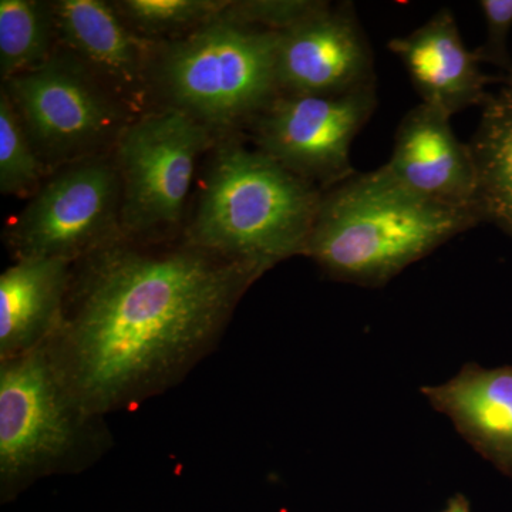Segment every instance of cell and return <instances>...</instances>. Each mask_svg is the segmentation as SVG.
Instances as JSON below:
<instances>
[{
	"label": "cell",
	"mask_w": 512,
	"mask_h": 512,
	"mask_svg": "<svg viewBox=\"0 0 512 512\" xmlns=\"http://www.w3.org/2000/svg\"><path fill=\"white\" fill-rule=\"evenodd\" d=\"M76 264L46 346L74 399L97 419L180 382L264 275L190 242L151 251L126 238Z\"/></svg>",
	"instance_id": "1"
},
{
	"label": "cell",
	"mask_w": 512,
	"mask_h": 512,
	"mask_svg": "<svg viewBox=\"0 0 512 512\" xmlns=\"http://www.w3.org/2000/svg\"><path fill=\"white\" fill-rule=\"evenodd\" d=\"M480 222L476 212L417 197L377 168L322 191L303 256L335 281L377 288Z\"/></svg>",
	"instance_id": "2"
},
{
	"label": "cell",
	"mask_w": 512,
	"mask_h": 512,
	"mask_svg": "<svg viewBox=\"0 0 512 512\" xmlns=\"http://www.w3.org/2000/svg\"><path fill=\"white\" fill-rule=\"evenodd\" d=\"M322 191L259 150L218 148L188 242L265 272L305 255Z\"/></svg>",
	"instance_id": "3"
},
{
	"label": "cell",
	"mask_w": 512,
	"mask_h": 512,
	"mask_svg": "<svg viewBox=\"0 0 512 512\" xmlns=\"http://www.w3.org/2000/svg\"><path fill=\"white\" fill-rule=\"evenodd\" d=\"M279 33L215 19L164 47L156 77L173 109L208 130L254 123L279 96Z\"/></svg>",
	"instance_id": "4"
},
{
	"label": "cell",
	"mask_w": 512,
	"mask_h": 512,
	"mask_svg": "<svg viewBox=\"0 0 512 512\" xmlns=\"http://www.w3.org/2000/svg\"><path fill=\"white\" fill-rule=\"evenodd\" d=\"M109 446L103 419L74 399L46 345L0 360V478L18 487L73 471Z\"/></svg>",
	"instance_id": "5"
},
{
	"label": "cell",
	"mask_w": 512,
	"mask_h": 512,
	"mask_svg": "<svg viewBox=\"0 0 512 512\" xmlns=\"http://www.w3.org/2000/svg\"><path fill=\"white\" fill-rule=\"evenodd\" d=\"M211 131L183 111L167 107L131 121L116 141L123 238H151L183 218L198 158Z\"/></svg>",
	"instance_id": "6"
},
{
	"label": "cell",
	"mask_w": 512,
	"mask_h": 512,
	"mask_svg": "<svg viewBox=\"0 0 512 512\" xmlns=\"http://www.w3.org/2000/svg\"><path fill=\"white\" fill-rule=\"evenodd\" d=\"M42 163H76L116 143L126 116L109 87L77 59L52 56L3 83Z\"/></svg>",
	"instance_id": "7"
},
{
	"label": "cell",
	"mask_w": 512,
	"mask_h": 512,
	"mask_svg": "<svg viewBox=\"0 0 512 512\" xmlns=\"http://www.w3.org/2000/svg\"><path fill=\"white\" fill-rule=\"evenodd\" d=\"M121 185L114 160L89 157L64 167L13 222L16 258L79 262L123 238Z\"/></svg>",
	"instance_id": "8"
},
{
	"label": "cell",
	"mask_w": 512,
	"mask_h": 512,
	"mask_svg": "<svg viewBox=\"0 0 512 512\" xmlns=\"http://www.w3.org/2000/svg\"><path fill=\"white\" fill-rule=\"evenodd\" d=\"M376 107V86L329 96L281 94L251 124L256 150L329 190L356 174L350 148Z\"/></svg>",
	"instance_id": "9"
},
{
	"label": "cell",
	"mask_w": 512,
	"mask_h": 512,
	"mask_svg": "<svg viewBox=\"0 0 512 512\" xmlns=\"http://www.w3.org/2000/svg\"><path fill=\"white\" fill-rule=\"evenodd\" d=\"M279 92L329 96L376 86L375 57L352 3L325 2L293 28L279 33Z\"/></svg>",
	"instance_id": "10"
},
{
	"label": "cell",
	"mask_w": 512,
	"mask_h": 512,
	"mask_svg": "<svg viewBox=\"0 0 512 512\" xmlns=\"http://www.w3.org/2000/svg\"><path fill=\"white\" fill-rule=\"evenodd\" d=\"M450 119L429 104L414 107L397 127L392 157L380 170L423 200L480 215L473 154Z\"/></svg>",
	"instance_id": "11"
},
{
	"label": "cell",
	"mask_w": 512,
	"mask_h": 512,
	"mask_svg": "<svg viewBox=\"0 0 512 512\" xmlns=\"http://www.w3.org/2000/svg\"><path fill=\"white\" fill-rule=\"evenodd\" d=\"M393 55L402 60L421 103L448 114L483 107L490 97L487 86L503 77L485 76L474 50L461 39L450 9H441L409 35L389 42Z\"/></svg>",
	"instance_id": "12"
},
{
	"label": "cell",
	"mask_w": 512,
	"mask_h": 512,
	"mask_svg": "<svg viewBox=\"0 0 512 512\" xmlns=\"http://www.w3.org/2000/svg\"><path fill=\"white\" fill-rule=\"evenodd\" d=\"M421 394L484 460L512 478V365L467 363L447 382L421 387Z\"/></svg>",
	"instance_id": "13"
},
{
	"label": "cell",
	"mask_w": 512,
	"mask_h": 512,
	"mask_svg": "<svg viewBox=\"0 0 512 512\" xmlns=\"http://www.w3.org/2000/svg\"><path fill=\"white\" fill-rule=\"evenodd\" d=\"M73 262L18 259L0 276V360L42 348L62 322Z\"/></svg>",
	"instance_id": "14"
},
{
	"label": "cell",
	"mask_w": 512,
	"mask_h": 512,
	"mask_svg": "<svg viewBox=\"0 0 512 512\" xmlns=\"http://www.w3.org/2000/svg\"><path fill=\"white\" fill-rule=\"evenodd\" d=\"M52 5L56 32L111 92L133 94L143 89L148 53L114 6L100 0H60Z\"/></svg>",
	"instance_id": "15"
},
{
	"label": "cell",
	"mask_w": 512,
	"mask_h": 512,
	"mask_svg": "<svg viewBox=\"0 0 512 512\" xmlns=\"http://www.w3.org/2000/svg\"><path fill=\"white\" fill-rule=\"evenodd\" d=\"M477 171V208L512 237V96L490 94L470 143Z\"/></svg>",
	"instance_id": "16"
},
{
	"label": "cell",
	"mask_w": 512,
	"mask_h": 512,
	"mask_svg": "<svg viewBox=\"0 0 512 512\" xmlns=\"http://www.w3.org/2000/svg\"><path fill=\"white\" fill-rule=\"evenodd\" d=\"M56 30L53 5L0 0V74L3 82L45 64Z\"/></svg>",
	"instance_id": "17"
},
{
	"label": "cell",
	"mask_w": 512,
	"mask_h": 512,
	"mask_svg": "<svg viewBox=\"0 0 512 512\" xmlns=\"http://www.w3.org/2000/svg\"><path fill=\"white\" fill-rule=\"evenodd\" d=\"M45 164L37 156L12 100L0 92V190L26 197L42 178Z\"/></svg>",
	"instance_id": "18"
},
{
	"label": "cell",
	"mask_w": 512,
	"mask_h": 512,
	"mask_svg": "<svg viewBox=\"0 0 512 512\" xmlns=\"http://www.w3.org/2000/svg\"><path fill=\"white\" fill-rule=\"evenodd\" d=\"M228 3L225 0H124L114 3V8L141 32L164 35L201 28L220 18Z\"/></svg>",
	"instance_id": "19"
},
{
	"label": "cell",
	"mask_w": 512,
	"mask_h": 512,
	"mask_svg": "<svg viewBox=\"0 0 512 512\" xmlns=\"http://www.w3.org/2000/svg\"><path fill=\"white\" fill-rule=\"evenodd\" d=\"M325 2L313 0H247L229 2L221 19L282 33L311 16Z\"/></svg>",
	"instance_id": "20"
},
{
	"label": "cell",
	"mask_w": 512,
	"mask_h": 512,
	"mask_svg": "<svg viewBox=\"0 0 512 512\" xmlns=\"http://www.w3.org/2000/svg\"><path fill=\"white\" fill-rule=\"evenodd\" d=\"M487 36L483 45L474 50L478 63L493 64L505 74L512 69L508 52V36L512 29V0H481Z\"/></svg>",
	"instance_id": "21"
},
{
	"label": "cell",
	"mask_w": 512,
	"mask_h": 512,
	"mask_svg": "<svg viewBox=\"0 0 512 512\" xmlns=\"http://www.w3.org/2000/svg\"><path fill=\"white\" fill-rule=\"evenodd\" d=\"M440 512H471L470 503L466 495L457 494L448 500L446 507Z\"/></svg>",
	"instance_id": "22"
},
{
	"label": "cell",
	"mask_w": 512,
	"mask_h": 512,
	"mask_svg": "<svg viewBox=\"0 0 512 512\" xmlns=\"http://www.w3.org/2000/svg\"><path fill=\"white\" fill-rule=\"evenodd\" d=\"M503 83V89L507 90V92L512 96V69L503 77Z\"/></svg>",
	"instance_id": "23"
}]
</instances>
